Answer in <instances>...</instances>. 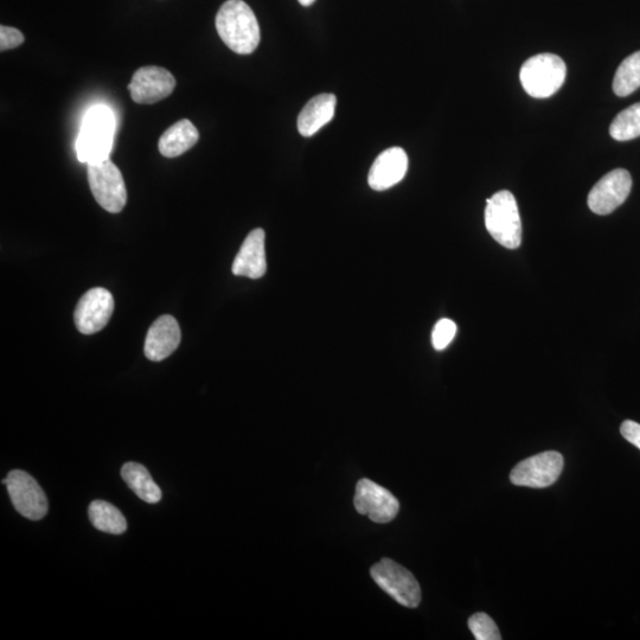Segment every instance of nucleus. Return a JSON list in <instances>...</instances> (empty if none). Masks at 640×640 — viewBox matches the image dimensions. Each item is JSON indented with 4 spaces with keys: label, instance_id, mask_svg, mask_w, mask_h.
Returning <instances> with one entry per match:
<instances>
[{
    "label": "nucleus",
    "instance_id": "f3484780",
    "mask_svg": "<svg viewBox=\"0 0 640 640\" xmlns=\"http://www.w3.org/2000/svg\"><path fill=\"white\" fill-rule=\"evenodd\" d=\"M198 139L200 133L195 125L188 119H182L164 132L159 139L158 149L164 157L176 158L194 147Z\"/></svg>",
    "mask_w": 640,
    "mask_h": 640
},
{
    "label": "nucleus",
    "instance_id": "20e7f679",
    "mask_svg": "<svg viewBox=\"0 0 640 640\" xmlns=\"http://www.w3.org/2000/svg\"><path fill=\"white\" fill-rule=\"evenodd\" d=\"M567 67L560 56L540 54L524 62L520 79L524 91L535 99L554 95L565 83Z\"/></svg>",
    "mask_w": 640,
    "mask_h": 640
},
{
    "label": "nucleus",
    "instance_id": "7ed1b4c3",
    "mask_svg": "<svg viewBox=\"0 0 640 640\" xmlns=\"http://www.w3.org/2000/svg\"><path fill=\"white\" fill-rule=\"evenodd\" d=\"M485 226L499 245L508 249L521 246L522 221L516 198L510 191H499L486 200Z\"/></svg>",
    "mask_w": 640,
    "mask_h": 640
},
{
    "label": "nucleus",
    "instance_id": "2eb2a0df",
    "mask_svg": "<svg viewBox=\"0 0 640 640\" xmlns=\"http://www.w3.org/2000/svg\"><path fill=\"white\" fill-rule=\"evenodd\" d=\"M265 236L264 230L260 228L248 234L233 262L232 271L236 277H264L267 271Z\"/></svg>",
    "mask_w": 640,
    "mask_h": 640
},
{
    "label": "nucleus",
    "instance_id": "9b49d317",
    "mask_svg": "<svg viewBox=\"0 0 640 640\" xmlns=\"http://www.w3.org/2000/svg\"><path fill=\"white\" fill-rule=\"evenodd\" d=\"M114 299L105 288H93L80 299L74 313L76 329L83 335H94L110 322Z\"/></svg>",
    "mask_w": 640,
    "mask_h": 640
},
{
    "label": "nucleus",
    "instance_id": "dca6fc26",
    "mask_svg": "<svg viewBox=\"0 0 640 640\" xmlns=\"http://www.w3.org/2000/svg\"><path fill=\"white\" fill-rule=\"evenodd\" d=\"M337 98L334 94H320L307 102L298 117V131L312 137L335 117Z\"/></svg>",
    "mask_w": 640,
    "mask_h": 640
},
{
    "label": "nucleus",
    "instance_id": "f8f14e48",
    "mask_svg": "<svg viewBox=\"0 0 640 640\" xmlns=\"http://www.w3.org/2000/svg\"><path fill=\"white\" fill-rule=\"evenodd\" d=\"M176 79L169 70L150 66L134 73L128 91L132 100L140 105H152L162 101L175 91Z\"/></svg>",
    "mask_w": 640,
    "mask_h": 640
},
{
    "label": "nucleus",
    "instance_id": "6ab92c4d",
    "mask_svg": "<svg viewBox=\"0 0 640 640\" xmlns=\"http://www.w3.org/2000/svg\"><path fill=\"white\" fill-rule=\"evenodd\" d=\"M89 520L102 533L121 535L127 529V521L121 511L111 503L94 501L89 505Z\"/></svg>",
    "mask_w": 640,
    "mask_h": 640
},
{
    "label": "nucleus",
    "instance_id": "9d476101",
    "mask_svg": "<svg viewBox=\"0 0 640 640\" xmlns=\"http://www.w3.org/2000/svg\"><path fill=\"white\" fill-rule=\"evenodd\" d=\"M631 188L632 177L629 171L616 169L608 172L588 195V207L594 214H611L627 200Z\"/></svg>",
    "mask_w": 640,
    "mask_h": 640
},
{
    "label": "nucleus",
    "instance_id": "f03ea898",
    "mask_svg": "<svg viewBox=\"0 0 640 640\" xmlns=\"http://www.w3.org/2000/svg\"><path fill=\"white\" fill-rule=\"evenodd\" d=\"M115 119L110 108L99 105L91 108L83 118L76 152L82 163L110 158Z\"/></svg>",
    "mask_w": 640,
    "mask_h": 640
},
{
    "label": "nucleus",
    "instance_id": "393cba45",
    "mask_svg": "<svg viewBox=\"0 0 640 640\" xmlns=\"http://www.w3.org/2000/svg\"><path fill=\"white\" fill-rule=\"evenodd\" d=\"M620 433L623 437L629 441L632 445H635L640 450V424L635 421L626 420L620 427Z\"/></svg>",
    "mask_w": 640,
    "mask_h": 640
},
{
    "label": "nucleus",
    "instance_id": "f257e3e1",
    "mask_svg": "<svg viewBox=\"0 0 640 640\" xmlns=\"http://www.w3.org/2000/svg\"><path fill=\"white\" fill-rule=\"evenodd\" d=\"M216 29L221 40L234 53L249 55L260 43L258 19L242 0H228L216 16Z\"/></svg>",
    "mask_w": 640,
    "mask_h": 640
},
{
    "label": "nucleus",
    "instance_id": "a878e982",
    "mask_svg": "<svg viewBox=\"0 0 640 640\" xmlns=\"http://www.w3.org/2000/svg\"><path fill=\"white\" fill-rule=\"evenodd\" d=\"M298 2H299L300 4H302L303 6H310V5H312L313 3H315V2H316V0H298Z\"/></svg>",
    "mask_w": 640,
    "mask_h": 640
},
{
    "label": "nucleus",
    "instance_id": "6e6552de",
    "mask_svg": "<svg viewBox=\"0 0 640 640\" xmlns=\"http://www.w3.org/2000/svg\"><path fill=\"white\" fill-rule=\"evenodd\" d=\"M563 457L559 452L548 451L523 460L510 473L511 483L527 488L543 489L553 485L561 476Z\"/></svg>",
    "mask_w": 640,
    "mask_h": 640
},
{
    "label": "nucleus",
    "instance_id": "5701e85b",
    "mask_svg": "<svg viewBox=\"0 0 640 640\" xmlns=\"http://www.w3.org/2000/svg\"><path fill=\"white\" fill-rule=\"evenodd\" d=\"M457 334V325L451 319H440L434 326L432 343L435 350H444Z\"/></svg>",
    "mask_w": 640,
    "mask_h": 640
},
{
    "label": "nucleus",
    "instance_id": "b1692460",
    "mask_svg": "<svg viewBox=\"0 0 640 640\" xmlns=\"http://www.w3.org/2000/svg\"><path fill=\"white\" fill-rule=\"evenodd\" d=\"M24 40V35L18 29L5 27V25L0 27V50L15 49L22 46Z\"/></svg>",
    "mask_w": 640,
    "mask_h": 640
},
{
    "label": "nucleus",
    "instance_id": "ddd939ff",
    "mask_svg": "<svg viewBox=\"0 0 640 640\" xmlns=\"http://www.w3.org/2000/svg\"><path fill=\"white\" fill-rule=\"evenodd\" d=\"M408 170V157L401 147H390L376 158L369 172L370 188L384 191L393 188L405 178Z\"/></svg>",
    "mask_w": 640,
    "mask_h": 640
},
{
    "label": "nucleus",
    "instance_id": "4468645a",
    "mask_svg": "<svg viewBox=\"0 0 640 640\" xmlns=\"http://www.w3.org/2000/svg\"><path fill=\"white\" fill-rule=\"evenodd\" d=\"M181 328L177 320L169 315L159 317L152 324L145 339V356L152 362H160L168 358L181 343Z\"/></svg>",
    "mask_w": 640,
    "mask_h": 640
},
{
    "label": "nucleus",
    "instance_id": "423d86ee",
    "mask_svg": "<svg viewBox=\"0 0 640 640\" xmlns=\"http://www.w3.org/2000/svg\"><path fill=\"white\" fill-rule=\"evenodd\" d=\"M371 578L382 590L402 606L415 608L420 605L421 588L414 575L393 560L383 559L370 571Z\"/></svg>",
    "mask_w": 640,
    "mask_h": 640
},
{
    "label": "nucleus",
    "instance_id": "a211bd4d",
    "mask_svg": "<svg viewBox=\"0 0 640 640\" xmlns=\"http://www.w3.org/2000/svg\"><path fill=\"white\" fill-rule=\"evenodd\" d=\"M121 476L134 494L149 504H156L162 499V490L152 479L149 470L142 464L127 463L121 469Z\"/></svg>",
    "mask_w": 640,
    "mask_h": 640
},
{
    "label": "nucleus",
    "instance_id": "39448f33",
    "mask_svg": "<svg viewBox=\"0 0 640 640\" xmlns=\"http://www.w3.org/2000/svg\"><path fill=\"white\" fill-rule=\"evenodd\" d=\"M88 182L96 202L108 213L118 214L127 203L123 175L110 158L88 164Z\"/></svg>",
    "mask_w": 640,
    "mask_h": 640
},
{
    "label": "nucleus",
    "instance_id": "4be33fe9",
    "mask_svg": "<svg viewBox=\"0 0 640 640\" xmlns=\"http://www.w3.org/2000/svg\"><path fill=\"white\" fill-rule=\"evenodd\" d=\"M469 627L472 635L477 640H501L495 620L486 613H476L469 619Z\"/></svg>",
    "mask_w": 640,
    "mask_h": 640
},
{
    "label": "nucleus",
    "instance_id": "0eeeda50",
    "mask_svg": "<svg viewBox=\"0 0 640 640\" xmlns=\"http://www.w3.org/2000/svg\"><path fill=\"white\" fill-rule=\"evenodd\" d=\"M15 509L31 521H40L48 512V499L40 484L29 473L14 470L3 480Z\"/></svg>",
    "mask_w": 640,
    "mask_h": 640
},
{
    "label": "nucleus",
    "instance_id": "aec40b11",
    "mask_svg": "<svg viewBox=\"0 0 640 640\" xmlns=\"http://www.w3.org/2000/svg\"><path fill=\"white\" fill-rule=\"evenodd\" d=\"M640 87V51L620 64L613 80V92L620 98L635 93Z\"/></svg>",
    "mask_w": 640,
    "mask_h": 640
},
{
    "label": "nucleus",
    "instance_id": "1a4fd4ad",
    "mask_svg": "<svg viewBox=\"0 0 640 640\" xmlns=\"http://www.w3.org/2000/svg\"><path fill=\"white\" fill-rule=\"evenodd\" d=\"M355 509L376 523H389L399 514L398 499L383 486L364 478L356 485Z\"/></svg>",
    "mask_w": 640,
    "mask_h": 640
},
{
    "label": "nucleus",
    "instance_id": "412c9836",
    "mask_svg": "<svg viewBox=\"0 0 640 640\" xmlns=\"http://www.w3.org/2000/svg\"><path fill=\"white\" fill-rule=\"evenodd\" d=\"M610 134L618 142L640 137V102L620 112L612 121Z\"/></svg>",
    "mask_w": 640,
    "mask_h": 640
}]
</instances>
